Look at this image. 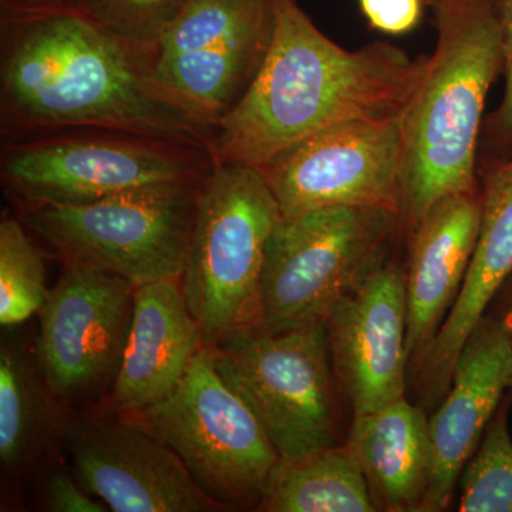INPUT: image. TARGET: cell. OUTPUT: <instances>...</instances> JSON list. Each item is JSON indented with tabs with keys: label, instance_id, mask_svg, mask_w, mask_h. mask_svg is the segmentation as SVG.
I'll use <instances>...</instances> for the list:
<instances>
[{
	"label": "cell",
	"instance_id": "obj_27",
	"mask_svg": "<svg viewBox=\"0 0 512 512\" xmlns=\"http://www.w3.org/2000/svg\"><path fill=\"white\" fill-rule=\"evenodd\" d=\"M43 505L52 512H107L109 507L90 494L74 474L62 467L47 474L43 487Z\"/></svg>",
	"mask_w": 512,
	"mask_h": 512
},
{
	"label": "cell",
	"instance_id": "obj_12",
	"mask_svg": "<svg viewBox=\"0 0 512 512\" xmlns=\"http://www.w3.org/2000/svg\"><path fill=\"white\" fill-rule=\"evenodd\" d=\"M136 286L79 264L63 266L39 312L35 355L40 373L63 403L111 386L126 345Z\"/></svg>",
	"mask_w": 512,
	"mask_h": 512
},
{
	"label": "cell",
	"instance_id": "obj_17",
	"mask_svg": "<svg viewBox=\"0 0 512 512\" xmlns=\"http://www.w3.org/2000/svg\"><path fill=\"white\" fill-rule=\"evenodd\" d=\"M480 225L478 188L434 202L406 235L404 285L410 375L423 362L460 295Z\"/></svg>",
	"mask_w": 512,
	"mask_h": 512
},
{
	"label": "cell",
	"instance_id": "obj_30",
	"mask_svg": "<svg viewBox=\"0 0 512 512\" xmlns=\"http://www.w3.org/2000/svg\"><path fill=\"white\" fill-rule=\"evenodd\" d=\"M501 318L504 319L505 326H507L508 333H510L511 340H512V312L507 313V315L501 316ZM507 396H508V399H510L511 406H512V373H511V377H510V384H508Z\"/></svg>",
	"mask_w": 512,
	"mask_h": 512
},
{
	"label": "cell",
	"instance_id": "obj_22",
	"mask_svg": "<svg viewBox=\"0 0 512 512\" xmlns=\"http://www.w3.org/2000/svg\"><path fill=\"white\" fill-rule=\"evenodd\" d=\"M22 220L0 221V323L22 325L49 298L45 264Z\"/></svg>",
	"mask_w": 512,
	"mask_h": 512
},
{
	"label": "cell",
	"instance_id": "obj_20",
	"mask_svg": "<svg viewBox=\"0 0 512 512\" xmlns=\"http://www.w3.org/2000/svg\"><path fill=\"white\" fill-rule=\"evenodd\" d=\"M62 400L40 373L35 355L18 342L0 348V463L22 476L63 443L70 420Z\"/></svg>",
	"mask_w": 512,
	"mask_h": 512
},
{
	"label": "cell",
	"instance_id": "obj_4",
	"mask_svg": "<svg viewBox=\"0 0 512 512\" xmlns=\"http://www.w3.org/2000/svg\"><path fill=\"white\" fill-rule=\"evenodd\" d=\"M281 220L256 168L215 164L198 198L180 278L205 348L259 328L266 247Z\"/></svg>",
	"mask_w": 512,
	"mask_h": 512
},
{
	"label": "cell",
	"instance_id": "obj_13",
	"mask_svg": "<svg viewBox=\"0 0 512 512\" xmlns=\"http://www.w3.org/2000/svg\"><path fill=\"white\" fill-rule=\"evenodd\" d=\"M63 446L79 483L114 512H217L225 508L143 424L70 420Z\"/></svg>",
	"mask_w": 512,
	"mask_h": 512
},
{
	"label": "cell",
	"instance_id": "obj_15",
	"mask_svg": "<svg viewBox=\"0 0 512 512\" xmlns=\"http://www.w3.org/2000/svg\"><path fill=\"white\" fill-rule=\"evenodd\" d=\"M512 340L504 319L485 315L461 349L450 387L429 416L433 471L420 512L450 507L467 461L507 394Z\"/></svg>",
	"mask_w": 512,
	"mask_h": 512
},
{
	"label": "cell",
	"instance_id": "obj_6",
	"mask_svg": "<svg viewBox=\"0 0 512 512\" xmlns=\"http://www.w3.org/2000/svg\"><path fill=\"white\" fill-rule=\"evenodd\" d=\"M402 239L400 214L387 208L335 207L282 218L266 247L256 332L325 322L336 303L393 258Z\"/></svg>",
	"mask_w": 512,
	"mask_h": 512
},
{
	"label": "cell",
	"instance_id": "obj_10",
	"mask_svg": "<svg viewBox=\"0 0 512 512\" xmlns=\"http://www.w3.org/2000/svg\"><path fill=\"white\" fill-rule=\"evenodd\" d=\"M274 30L275 0H187L157 43L158 87L214 131L254 83Z\"/></svg>",
	"mask_w": 512,
	"mask_h": 512
},
{
	"label": "cell",
	"instance_id": "obj_7",
	"mask_svg": "<svg viewBox=\"0 0 512 512\" xmlns=\"http://www.w3.org/2000/svg\"><path fill=\"white\" fill-rule=\"evenodd\" d=\"M202 183L170 184L90 204L20 212L63 264L120 276L134 286L180 279Z\"/></svg>",
	"mask_w": 512,
	"mask_h": 512
},
{
	"label": "cell",
	"instance_id": "obj_24",
	"mask_svg": "<svg viewBox=\"0 0 512 512\" xmlns=\"http://www.w3.org/2000/svg\"><path fill=\"white\" fill-rule=\"evenodd\" d=\"M187 0H74L87 18L113 35L157 46Z\"/></svg>",
	"mask_w": 512,
	"mask_h": 512
},
{
	"label": "cell",
	"instance_id": "obj_21",
	"mask_svg": "<svg viewBox=\"0 0 512 512\" xmlns=\"http://www.w3.org/2000/svg\"><path fill=\"white\" fill-rule=\"evenodd\" d=\"M256 511L376 512L366 478L348 444L281 460L269 474Z\"/></svg>",
	"mask_w": 512,
	"mask_h": 512
},
{
	"label": "cell",
	"instance_id": "obj_28",
	"mask_svg": "<svg viewBox=\"0 0 512 512\" xmlns=\"http://www.w3.org/2000/svg\"><path fill=\"white\" fill-rule=\"evenodd\" d=\"M60 9H76L74 0H0V19Z\"/></svg>",
	"mask_w": 512,
	"mask_h": 512
},
{
	"label": "cell",
	"instance_id": "obj_11",
	"mask_svg": "<svg viewBox=\"0 0 512 512\" xmlns=\"http://www.w3.org/2000/svg\"><path fill=\"white\" fill-rule=\"evenodd\" d=\"M402 116L335 124L256 167L282 218L335 207L402 202Z\"/></svg>",
	"mask_w": 512,
	"mask_h": 512
},
{
	"label": "cell",
	"instance_id": "obj_26",
	"mask_svg": "<svg viewBox=\"0 0 512 512\" xmlns=\"http://www.w3.org/2000/svg\"><path fill=\"white\" fill-rule=\"evenodd\" d=\"M370 28L389 36L413 32L423 19L424 0H357Z\"/></svg>",
	"mask_w": 512,
	"mask_h": 512
},
{
	"label": "cell",
	"instance_id": "obj_3",
	"mask_svg": "<svg viewBox=\"0 0 512 512\" xmlns=\"http://www.w3.org/2000/svg\"><path fill=\"white\" fill-rule=\"evenodd\" d=\"M436 49L402 114L404 238L447 195L473 192L485 101L503 74L498 0H436Z\"/></svg>",
	"mask_w": 512,
	"mask_h": 512
},
{
	"label": "cell",
	"instance_id": "obj_23",
	"mask_svg": "<svg viewBox=\"0 0 512 512\" xmlns=\"http://www.w3.org/2000/svg\"><path fill=\"white\" fill-rule=\"evenodd\" d=\"M511 402L505 394L476 453L461 471L460 512H512Z\"/></svg>",
	"mask_w": 512,
	"mask_h": 512
},
{
	"label": "cell",
	"instance_id": "obj_29",
	"mask_svg": "<svg viewBox=\"0 0 512 512\" xmlns=\"http://www.w3.org/2000/svg\"><path fill=\"white\" fill-rule=\"evenodd\" d=\"M495 305L494 315L504 316L507 313L512 312V274L510 278L507 279L501 291L498 292L497 298L493 302Z\"/></svg>",
	"mask_w": 512,
	"mask_h": 512
},
{
	"label": "cell",
	"instance_id": "obj_14",
	"mask_svg": "<svg viewBox=\"0 0 512 512\" xmlns=\"http://www.w3.org/2000/svg\"><path fill=\"white\" fill-rule=\"evenodd\" d=\"M325 325L339 393L353 416L406 396L410 360L404 266L390 259L333 306Z\"/></svg>",
	"mask_w": 512,
	"mask_h": 512
},
{
	"label": "cell",
	"instance_id": "obj_2",
	"mask_svg": "<svg viewBox=\"0 0 512 512\" xmlns=\"http://www.w3.org/2000/svg\"><path fill=\"white\" fill-rule=\"evenodd\" d=\"M429 60L383 40L345 49L298 0H275L271 49L244 99L215 127V164L256 168L323 128L400 117Z\"/></svg>",
	"mask_w": 512,
	"mask_h": 512
},
{
	"label": "cell",
	"instance_id": "obj_25",
	"mask_svg": "<svg viewBox=\"0 0 512 512\" xmlns=\"http://www.w3.org/2000/svg\"><path fill=\"white\" fill-rule=\"evenodd\" d=\"M505 89L500 106L485 116L478 160H512V0H498Z\"/></svg>",
	"mask_w": 512,
	"mask_h": 512
},
{
	"label": "cell",
	"instance_id": "obj_5",
	"mask_svg": "<svg viewBox=\"0 0 512 512\" xmlns=\"http://www.w3.org/2000/svg\"><path fill=\"white\" fill-rule=\"evenodd\" d=\"M214 167V157L202 148L101 128L6 141L0 153L3 188L20 212L202 183Z\"/></svg>",
	"mask_w": 512,
	"mask_h": 512
},
{
	"label": "cell",
	"instance_id": "obj_31",
	"mask_svg": "<svg viewBox=\"0 0 512 512\" xmlns=\"http://www.w3.org/2000/svg\"><path fill=\"white\" fill-rule=\"evenodd\" d=\"M424 2H426V5L429 6L430 8V6L433 5V3L436 2V0H424Z\"/></svg>",
	"mask_w": 512,
	"mask_h": 512
},
{
	"label": "cell",
	"instance_id": "obj_8",
	"mask_svg": "<svg viewBox=\"0 0 512 512\" xmlns=\"http://www.w3.org/2000/svg\"><path fill=\"white\" fill-rule=\"evenodd\" d=\"M210 350L222 380L254 413L281 460L342 444L325 322L241 333Z\"/></svg>",
	"mask_w": 512,
	"mask_h": 512
},
{
	"label": "cell",
	"instance_id": "obj_18",
	"mask_svg": "<svg viewBox=\"0 0 512 512\" xmlns=\"http://www.w3.org/2000/svg\"><path fill=\"white\" fill-rule=\"evenodd\" d=\"M180 279L136 286L126 345L109 393L113 412L138 416L180 386L204 349Z\"/></svg>",
	"mask_w": 512,
	"mask_h": 512
},
{
	"label": "cell",
	"instance_id": "obj_1",
	"mask_svg": "<svg viewBox=\"0 0 512 512\" xmlns=\"http://www.w3.org/2000/svg\"><path fill=\"white\" fill-rule=\"evenodd\" d=\"M156 49L113 35L77 9L0 19L2 143L101 128L212 154L214 131L158 87Z\"/></svg>",
	"mask_w": 512,
	"mask_h": 512
},
{
	"label": "cell",
	"instance_id": "obj_16",
	"mask_svg": "<svg viewBox=\"0 0 512 512\" xmlns=\"http://www.w3.org/2000/svg\"><path fill=\"white\" fill-rule=\"evenodd\" d=\"M481 225L463 288L423 362L412 373L427 412L446 396L454 365L512 274V160H478Z\"/></svg>",
	"mask_w": 512,
	"mask_h": 512
},
{
	"label": "cell",
	"instance_id": "obj_9",
	"mask_svg": "<svg viewBox=\"0 0 512 512\" xmlns=\"http://www.w3.org/2000/svg\"><path fill=\"white\" fill-rule=\"evenodd\" d=\"M137 417L225 510L258 508L279 456L254 413L222 380L210 349L198 353L170 396Z\"/></svg>",
	"mask_w": 512,
	"mask_h": 512
},
{
	"label": "cell",
	"instance_id": "obj_19",
	"mask_svg": "<svg viewBox=\"0 0 512 512\" xmlns=\"http://www.w3.org/2000/svg\"><path fill=\"white\" fill-rule=\"evenodd\" d=\"M376 511L420 512L433 471L429 412L406 396L353 416L348 440Z\"/></svg>",
	"mask_w": 512,
	"mask_h": 512
}]
</instances>
